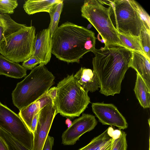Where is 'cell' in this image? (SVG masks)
<instances>
[{
	"mask_svg": "<svg viewBox=\"0 0 150 150\" xmlns=\"http://www.w3.org/2000/svg\"><path fill=\"white\" fill-rule=\"evenodd\" d=\"M5 30L3 27L0 26V41L3 38Z\"/></svg>",
	"mask_w": 150,
	"mask_h": 150,
	"instance_id": "obj_35",
	"label": "cell"
},
{
	"mask_svg": "<svg viewBox=\"0 0 150 150\" xmlns=\"http://www.w3.org/2000/svg\"><path fill=\"white\" fill-rule=\"evenodd\" d=\"M46 93L51 97L53 101L57 95V87H53L51 88L46 92Z\"/></svg>",
	"mask_w": 150,
	"mask_h": 150,
	"instance_id": "obj_31",
	"label": "cell"
},
{
	"mask_svg": "<svg viewBox=\"0 0 150 150\" xmlns=\"http://www.w3.org/2000/svg\"><path fill=\"white\" fill-rule=\"evenodd\" d=\"M110 10V7L105 6L102 0H87L84 1L81 11L82 16L95 28L105 45H117L124 47L111 20Z\"/></svg>",
	"mask_w": 150,
	"mask_h": 150,
	"instance_id": "obj_6",
	"label": "cell"
},
{
	"mask_svg": "<svg viewBox=\"0 0 150 150\" xmlns=\"http://www.w3.org/2000/svg\"><path fill=\"white\" fill-rule=\"evenodd\" d=\"M96 40L93 31L67 21L58 26L52 37V54L68 64L79 63L84 54L95 49Z\"/></svg>",
	"mask_w": 150,
	"mask_h": 150,
	"instance_id": "obj_2",
	"label": "cell"
},
{
	"mask_svg": "<svg viewBox=\"0 0 150 150\" xmlns=\"http://www.w3.org/2000/svg\"><path fill=\"white\" fill-rule=\"evenodd\" d=\"M135 4L137 9L143 21L144 26L147 30L150 32L149 16L141 6L135 1Z\"/></svg>",
	"mask_w": 150,
	"mask_h": 150,
	"instance_id": "obj_27",
	"label": "cell"
},
{
	"mask_svg": "<svg viewBox=\"0 0 150 150\" xmlns=\"http://www.w3.org/2000/svg\"><path fill=\"white\" fill-rule=\"evenodd\" d=\"M63 1L55 4L51 8L49 13L50 18V22L48 28L50 30L52 37L56 31L63 7Z\"/></svg>",
	"mask_w": 150,
	"mask_h": 150,
	"instance_id": "obj_21",
	"label": "cell"
},
{
	"mask_svg": "<svg viewBox=\"0 0 150 150\" xmlns=\"http://www.w3.org/2000/svg\"><path fill=\"white\" fill-rule=\"evenodd\" d=\"M0 150H9L7 144L0 136Z\"/></svg>",
	"mask_w": 150,
	"mask_h": 150,
	"instance_id": "obj_33",
	"label": "cell"
},
{
	"mask_svg": "<svg viewBox=\"0 0 150 150\" xmlns=\"http://www.w3.org/2000/svg\"><path fill=\"white\" fill-rule=\"evenodd\" d=\"M93 71L99 82V92L106 96L120 93L121 83L129 68L132 51L117 45H105L92 52Z\"/></svg>",
	"mask_w": 150,
	"mask_h": 150,
	"instance_id": "obj_1",
	"label": "cell"
},
{
	"mask_svg": "<svg viewBox=\"0 0 150 150\" xmlns=\"http://www.w3.org/2000/svg\"><path fill=\"white\" fill-rule=\"evenodd\" d=\"M113 128L109 127L86 146L78 150H111Z\"/></svg>",
	"mask_w": 150,
	"mask_h": 150,
	"instance_id": "obj_15",
	"label": "cell"
},
{
	"mask_svg": "<svg viewBox=\"0 0 150 150\" xmlns=\"http://www.w3.org/2000/svg\"><path fill=\"white\" fill-rule=\"evenodd\" d=\"M62 0H28L25 1L23 8L28 15L41 12L49 13L52 7Z\"/></svg>",
	"mask_w": 150,
	"mask_h": 150,
	"instance_id": "obj_17",
	"label": "cell"
},
{
	"mask_svg": "<svg viewBox=\"0 0 150 150\" xmlns=\"http://www.w3.org/2000/svg\"><path fill=\"white\" fill-rule=\"evenodd\" d=\"M150 32L147 30L144 26L141 31L139 37L144 52L146 57L150 60Z\"/></svg>",
	"mask_w": 150,
	"mask_h": 150,
	"instance_id": "obj_25",
	"label": "cell"
},
{
	"mask_svg": "<svg viewBox=\"0 0 150 150\" xmlns=\"http://www.w3.org/2000/svg\"><path fill=\"white\" fill-rule=\"evenodd\" d=\"M129 67L134 69L150 89V60L145 56L132 51Z\"/></svg>",
	"mask_w": 150,
	"mask_h": 150,
	"instance_id": "obj_13",
	"label": "cell"
},
{
	"mask_svg": "<svg viewBox=\"0 0 150 150\" xmlns=\"http://www.w3.org/2000/svg\"><path fill=\"white\" fill-rule=\"evenodd\" d=\"M57 96L53 103L58 113L71 118L79 117L90 103L86 91L74 74L68 75L57 84Z\"/></svg>",
	"mask_w": 150,
	"mask_h": 150,
	"instance_id": "obj_4",
	"label": "cell"
},
{
	"mask_svg": "<svg viewBox=\"0 0 150 150\" xmlns=\"http://www.w3.org/2000/svg\"><path fill=\"white\" fill-rule=\"evenodd\" d=\"M93 112L103 125L115 126L120 129H127V121L113 104L102 103L92 104Z\"/></svg>",
	"mask_w": 150,
	"mask_h": 150,
	"instance_id": "obj_11",
	"label": "cell"
},
{
	"mask_svg": "<svg viewBox=\"0 0 150 150\" xmlns=\"http://www.w3.org/2000/svg\"><path fill=\"white\" fill-rule=\"evenodd\" d=\"M37 101L39 103L40 110L50 103L53 102L51 97L47 94L46 92Z\"/></svg>",
	"mask_w": 150,
	"mask_h": 150,
	"instance_id": "obj_29",
	"label": "cell"
},
{
	"mask_svg": "<svg viewBox=\"0 0 150 150\" xmlns=\"http://www.w3.org/2000/svg\"><path fill=\"white\" fill-rule=\"evenodd\" d=\"M71 121L69 118H67L66 121V123L67 124L69 127L72 124Z\"/></svg>",
	"mask_w": 150,
	"mask_h": 150,
	"instance_id": "obj_36",
	"label": "cell"
},
{
	"mask_svg": "<svg viewBox=\"0 0 150 150\" xmlns=\"http://www.w3.org/2000/svg\"><path fill=\"white\" fill-rule=\"evenodd\" d=\"M39 117V112L34 117L32 121L31 125V132L34 133L35 130L38 122Z\"/></svg>",
	"mask_w": 150,
	"mask_h": 150,
	"instance_id": "obj_32",
	"label": "cell"
},
{
	"mask_svg": "<svg viewBox=\"0 0 150 150\" xmlns=\"http://www.w3.org/2000/svg\"><path fill=\"white\" fill-rule=\"evenodd\" d=\"M52 40L48 28L38 32L35 38L32 55L45 65L50 61L52 54Z\"/></svg>",
	"mask_w": 150,
	"mask_h": 150,
	"instance_id": "obj_12",
	"label": "cell"
},
{
	"mask_svg": "<svg viewBox=\"0 0 150 150\" xmlns=\"http://www.w3.org/2000/svg\"><path fill=\"white\" fill-rule=\"evenodd\" d=\"M54 78L45 65L39 64L16 84L11 94L14 105L19 110L36 101L54 84Z\"/></svg>",
	"mask_w": 150,
	"mask_h": 150,
	"instance_id": "obj_3",
	"label": "cell"
},
{
	"mask_svg": "<svg viewBox=\"0 0 150 150\" xmlns=\"http://www.w3.org/2000/svg\"><path fill=\"white\" fill-rule=\"evenodd\" d=\"M0 127L26 148L32 150L33 133L18 114L0 102Z\"/></svg>",
	"mask_w": 150,
	"mask_h": 150,
	"instance_id": "obj_8",
	"label": "cell"
},
{
	"mask_svg": "<svg viewBox=\"0 0 150 150\" xmlns=\"http://www.w3.org/2000/svg\"><path fill=\"white\" fill-rule=\"evenodd\" d=\"M118 36L124 47L132 51L138 52L146 56L141 45L139 37L126 35L119 33Z\"/></svg>",
	"mask_w": 150,
	"mask_h": 150,
	"instance_id": "obj_20",
	"label": "cell"
},
{
	"mask_svg": "<svg viewBox=\"0 0 150 150\" xmlns=\"http://www.w3.org/2000/svg\"><path fill=\"white\" fill-rule=\"evenodd\" d=\"M74 76L81 86L88 92H93L100 88L97 76L90 69L82 67Z\"/></svg>",
	"mask_w": 150,
	"mask_h": 150,
	"instance_id": "obj_14",
	"label": "cell"
},
{
	"mask_svg": "<svg viewBox=\"0 0 150 150\" xmlns=\"http://www.w3.org/2000/svg\"><path fill=\"white\" fill-rule=\"evenodd\" d=\"M26 71L18 63L12 62L0 54V75L20 79L26 76Z\"/></svg>",
	"mask_w": 150,
	"mask_h": 150,
	"instance_id": "obj_16",
	"label": "cell"
},
{
	"mask_svg": "<svg viewBox=\"0 0 150 150\" xmlns=\"http://www.w3.org/2000/svg\"><path fill=\"white\" fill-rule=\"evenodd\" d=\"M0 26L3 27L5 29L7 28L6 21L3 18L1 13H0Z\"/></svg>",
	"mask_w": 150,
	"mask_h": 150,
	"instance_id": "obj_34",
	"label": "cell"
},
{
	"mask_svg": "<svg viewBox=\"0 0 150 150\" xmlns=\"http://www.w3.org/2000/svg\"><path fill=\"white\" fill-rule=\"evenodd\" d=\"M126 134L121 129L114 130L111 150H127Z\"/></svg>",
	"mask_w": 150,
	"mask_h": 150,
	"instance_id": "obj_22",
	"label": "cell"
},
{
	"mask_svg": "<svg viewBox=\"0 0 150 150\" xmlns=\"http://www.w3.org/2000/svg\"><path fill=\"white\" fill-rule=\"evenodd\" d=\"M137 78L134 91L141 105L144 109L149 108L150 105V89L137 73Z\"/></svg>",
	"mask_w": 150,
	"mask_h": 150,
	"instance_id": "obj_18",
	"label": "cell"
},
{
	"mask_svg": "<svg viewBox=\"0 0 150 150\" xmlns=\"http://www.w3.org/2000/svg\"><path fill=\"white\" fill-rule=\"evenodd\" d=\"M35 28L26 25L11 34L4 36L0 41V53L15 63L23 62L33 54Z\"/></svg>",
	"mask_w": 150,
	"mask_h": 150,
	"instance_id": "obj_7",
	"label": "cell"
},
{
	"mask_svg": "<svg viewBox=\"0 0 150 150\" xmlns=\"http://www.w3.org/2000/svg\"><path fill=\"white\" fill-rule=\"evenodd\" d=\"M97 124L94 116L83 113L63 132L62 136V143L65 145H74L82 135L93 129Z\"/></svg>",
	"mask_w": 150,
	"mask_h": 150,
	"instance_id": "obj_10",
	"label": "cell"
},
{
	"mask_svg": "<svg viewBox=\"0 0 150 150\" xmlns=\"http://www.w3.org/2000/svg\"><path fill=\"white\" fill-rule=\"evenodd\" d=\"M40 64V60L36 57L32 55L23 62L22 66L26 70H32Z\"/></svg>",
	"mask_w": 150,
	"mask_h": 150,
	"instance_id": "obj_28",
	"label": "cell"
},
{
	"mask_svg": "<svg viewBox=\"0 0 150 150\" xmlns=\"http://www.w3.org/2000/svg\"><path fill=\"white\" fill-rule=\"evenodd\" d=\"M40 110V104L37 100L19 110L18 115L31 132L33 118Z\"/></svg>",
	"mask_w": 150,
	"mask_h": 150,
	"instance_id": "obj_19",
	"label": "cell"
},
{
	"mask_svg": "<svg viewBox=\"0 0 150 150\" xmlns=\"http://www.w3.org/2000/svg\"><path fill=\"white\" fill-rule=\"evenodd\" d=\"M18 5L16 0H0V12L5 14H12Z\"/></svg>",
	"mask_w": 150,
	"mask_h": 150,
	"instance_id": "obj_26",
	"label": "cell"
},
{
	"mask_svg": "<svg viewBox=\"0 0 150 150\" xmlns=\"http://www.w3.org/2000/svg\"><path fill=\"white\" fill-rule=\"evenodd\" d=\"M53 137L48 135L44 143L42 150H52L54 144Z\"/></svg>",
	"mask_w": 150,
	"mask_h": 150,
	"instance_id": "obj_30",
	"label": "cell"
},
{
	"mask_svg": "<svg viewBox=\"0 0 150 150\" xmlns=\"http://www.w3.org/2000/svg\"><path fill=\"white\" fill-rule=\"evenodd\" d=\"M57 113L53 102L50 103L40 110L38 124L33 133L32 150H42L54 119Z\"/></svg>",
	"mask_w": 150,
	"mask_h": 150,
	"instance_id": "obj_9",
	"label": "cell"
},
{
	"mask_svg": "<svg viewBox=\"0 0 150 150\" xmlns=\"http://www.w3.org/2000/svg\"><path fill=\"white\" fill-rule=\"evenodd\" d=\"M110 7V18L118 33L139 36L143 21L133 0H102Z\"/></svg>",
	"mask_w": 150,
	"mask_h": 150,
	"instance_id": "obj_5",
	"label": "cell"
},
{
	"mask_svg": "<svg viewBox=\"0 0 150 150\" xmlns=\"http://www.w3.org/2000/svg\"><path fill=\"white\" fill-rule=\"evenodd\" d=\"M1 14L3 18L6 20L7 25V28L4 31V36L13 33L26 25L25 24L16 22L8 14Z\"/></svg>",
	"mask_w": 150,
	"mask_h": 150,
	"instance_id": "obj_24",
	"label": "cell"
},
{
	"mask_svg": "<svg viewBox=\"0 0 150 150\" xmlns=\"http://www.w3.org/2000/svg\"><path fill=\"white\" fill-rule=\"evenodd\" d=\"M0 136L7 144L9 150H31L24 146L0 127Z\"/></svg>",
	"mask_w": 150,
	"mask_h": 150,
	"instance_id": "obj_23",
	"label": "cell"
}]
</instances>
